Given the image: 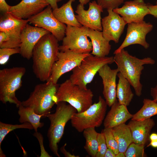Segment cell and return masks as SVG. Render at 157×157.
<instances>
[{"mask_svg":"<svg viewBox=\"0 0 157 157\" xmlns=\"http://www.w3.org/2000/svg\"><path fill=\"white\" fill-rule=\"evenodd\" d=\"M59 41L51 33L43 35L35 46L33 51L32 68L36 77L47 82L59 52Z\"/></svg>","mask_w":157,"mask_h":157,"instance_id":"cell-1","label":"cell"},{"mask_svg":"<svg viewBox=\"0 0 157 157\" xmlns=\"http://www.w3.org/2000/svg\"><path fill=\"white\" fill-rule=\"evenodd\" d=\"M114 62L117 69L122 76L129 82L135 91L136 95L140 97L142 94V85L140 78L145 65H153L155 61L150 57L142 59L130 55L127 51L122 49L115 54Z\"/></svg>","mask_w":157,"mask_h":157,"instance_id":"cell-2","label":"cell"},{"mask_svg":"<svg viewBox=\"0 0 157 157\" xmlns=\"http://www.w3.org/2000/svg\"><path fill=\"white\" fill-rule=\"evenodd\" d=\"M56 104L55 112L50 113L47 116L50 122L47 136L50 149L54 155L60 157L58 144L64 134L66 124L71 120L73 114L77 111L74 108L69 104H67L65 102H60Z\"/></svg>","mask_w":157,"mask_h":157,"instance_id":"cell-3","label":"cell"},{"mask_svg":"<svg viewBox=\"0 0 157 157\" xmlns=\"http://www.w3.org/2000/svg\"><path fill=\"white\" fill-rule=\"evenodd\" d=\"M93 96L90 89L83 88L69 79L59 85L54 101L56 104L61 101L67 102L81 113L92 104Z\"/></svg>","mask_w":157,"mask_h":157,"instance_id":"cell-4","label":"cell"},{"mask_svg":"<svg viewBox=\"0 0 157 157\" xmlns=\"http://www.w3.org/2000/svg\"><path fill=\"white\" fill-rule=\"evenodd\" d=\"M58 87V84L47 82L38 84L35 86L29 97L22 101L21 104L32 108L38 115L47 117L55 104L54 97Z\"/></svg>","mask_w":157,"mask_h":157,"instance_id":"cell-5","label":"cell"},{"mask_svg":"<svg viewBox=\"0 0 157 157\" xmlns=\"http://www.w3.org/2000/svg\"><path fill=\"white\" fill-rule=\"evenodd\" d=\"M114 62V56L100 57L91 53L72 70L69 79L73 83L87 89V84L92 81L101 68Z\"/></svg>","mask_w":157,"mask_h":157,"instance_id":"cell-6","label":"cell"},{"mask_svg":"<svg viewBox=\"0 0 157 157\" xmlns=\"http://www.w3.org/2000/svg\"><path fill=\"white\" fill-rule=\"evenodd\" d=\"M26 71L23 67L0 70V101L3 103L13 104L18 108L21 104L15 93L22 86V78Z\"/></svg>","mask_w":157,"mask_h":157,"instance_id":"cell-7","label":"cell"},{"mask_svg":"<svg viewBox=\"0 0 157 157\" xmlns=\"http://www.w3.org/2000/svg\"><path fill=\"white\" fill-rule=\"evenodd\" d=\"M107 106L105 100L99 96L97 103L83 112L73 114L70 120L72 126L79 132L88 128L99 127L105 119Z\"/></svg>","mask_w":157,"mask_h":157,"instance_id":"cell-8","label":"cell"},{"mask_svg":"<svg viewBox=\"0 0 157 157\" xmlns=\"http://www.w3.org/2000/svg\"><path fill=\"white\" fill-rule=\"evenodd\" d=\"M88 28L83 26H67L65 36L59 46V51L69 50L78 53H90L92 48L87 35Z\"/></svg>","mask_w":157,"mask_h":157,"instance_id":"cell-9","label":"cell"},{"mask_svg":"<svg viewBox=\"0 0 157 157\" xmlns=\"http://www.w3.org/2000/svg\"><path fill=\"white\" fill-rule=\"evenodd\" d=\"M28 22V19L18 18L9 13H3L0 19V31L5 32L9 40L0 45V48H19L21 33Z\"/></svg>","mask_w":157,"mask_h":157,"instance_id":"cell-10","label":"cell"},{"mask_svg":"<svg viewBox=\"0 0 157 157\" xmlns=\"http://www.w3.org/2000/svg\"><path fill=\"white\" fill-rule=\"evenodd\" d=\"M90 54L78 53L69 50L59 51L57 59L52 67L50 77L47 82L57 84L58 79L63 75L72 71Z\"/></svg>","mask_w":157,"mask_h":157,"instance_id":"cell-11","label":"cell"},{"mask_svg":"<svg viewBox=\"0 0 157 157\" xmlns=\"http://www.w3.org/2000/svg\"><path fill=\"white\" fill-rule=\"evenodd\" d=\"M52 10L51 6L48 5L41 12L28 19V22L47 30L60 41L65 36L67 26L55 17Z\"/></svg>","mask_w":157,"mask_h":157,"instance_id":"cell-12","label":"cell"},{"mask_svg":"<svg viewBox=\"0 0 157 157\" xmlns=\"http://www.w3.org/2000/svg\"><path fill=\"white\" fill-rule=\"evenodd\" d=\"M153 25L144 21L128 23L127 33L125 38L120 46L113 53L115 54L118 53L122 49L129 45L139 44L145 49L149 47V44L146 41L147 35L151 31Z\"/></svg>","mask_w":157,"mask_h":157,"instance_id":"cell-13","label":"cell"},{"mask_svg":"<svg viewBox=\"0 0 157 157\" xmlns=\"http://www.w3.org/2000/svg\"><path fill=\"white\" fill-rule=\"evenodd\" d=\"M89 6L88 9L85 10L84 5L79 3L77 5L75 11L77 20L82 26L102 31L101 14L103 9L95 0L89 2Z\"/></svg>","mask_w":157,"mask_h":157,"instance_id":"cell-14","label":"cell"},{"mask_svg":"<svg viewBox=\"0 0 157 157\" xmlns=\"http://www.w3.org/2000/svg\"><path fill=\"white\" fill-rule=\"evenodd\" d=\"M108 15L101 19L102 32L104 37L108 41L118 43L127 24L124 19L113 10H107Z\"/></svg>","mask_w":157,"mask_h":157,"instance_id":"cell-15","label":"cell"},{"mask_svg":"<svg viewBox=\"0 0 157 157\" xmlns=\"http://www.w3.org/2000/svg\"><path fill=\"white\" fill-rule=\"evenodd\" d=\"M124 3L121 7L113 10L120 15L127 24L143 21L145 16L149 15L147 4L143 0L127 1Z\"/></svg>","mask_w":157,"mask_h":157,"instance_id":"cell-16","label":"cell"},{"mask_svg":"<svg viewBox=\"0 0 157 157\" xmlns=\"http://www.w3.org/2000/svg\"><path fill=\"white\" fill-rule=\"evenodd\" d=\"M49 33L43 28L27 24L21 33L19 54L23 58L30 60L32 57L35 46L41 37Z\"/></svg>","mask_w":157,"mask_h":157,"instance_id":"cell-17","label":"cell"},{"mask_svg":"<svg viewBox=\"0 0 157 157\" xmlns=\"http://www.w3.org/2000/svg\"><path fill=\"white\" fill-rule=\"evenodd\" d=\"M98 72L102 79L104 97L107 105L110 107L117 99L116 79L119 71L117 68L112 69L106 64Z\"/></svg>","mask_w":157,"mask_h":157,"instance_id":"cell-18","label":"cell"},{"mask_svg":"<svg viewBox=\"0 0 157 157\" xmlns=\"http://www.w3.org/2000/svg\"><path fill=\"white\" fill-rule=\"evenodd\" d=\"M49 4L47 0H22L11 6L9 13L16 17L27 19L39 13Z\"/></svg>","mask_w":157,"mask_h":157,"instance_id":"cell-19","label":"cell"},{"mask_svg":"<svg viewBox=\"0 0 157 157\" xmlns=\"http://www.w3.org/2000/svg\"><path fill=\"white\" fill-rule=\"evenodd\" d=\"M127 125L131 131L133 142L145 145L149 139L151 132L155 123L150 118L140 120L131 119Z\"/></svg>","mask_w":157,"mask_h":157,"instance_id":"cell-20","label":"cell"},{"mask_svg":"<svg viewBox=\"0 0 157 157\" xmlns=\"http://www.w3.org/2000/svg\"><path fill=\"white\" fill-rule=\"evenodd\" d=\"M111 107L104 120V128H112L124 124L133 117V115L129 113L127 106L120 104L117 99Z\"/></svg>","mask_w":157,"mask_h":157,"instance_id":"cell-21","label":"cell"},{"mask_svg":"<svg viewBox=\"0 0 157 157\" xmlns=\"http://www.w3.org/2000/svg\"><path fill=\"white\" fill-rule=\"evenodd\" d=\"M87 35L92 44V54L100 57L106 56L109 54L111 46L104 37L102 31L88 28Z\"/></svg>","mask_w":157,"mask_h":157,"instance_id":"cell-22","label":"cell"},{"mask_svg":"<svg viewBox=\"0 0 157 157\" xmlns=\"http://www.w3.org/2000/svg\"><path fill=\"white\" fill-rule=\"evenodd\" d=\"M75 0H69L60 8L53 10L52 13L61 23L67 26L81 27L82 26L77 20L72 7V3Z\"/></svg>","mask_w":157,"mask_h":157,"instance_id":"cell-23","label":"cell"},{"mask_svg":"<svg viewBox=\"0 0 157 157\" xmlns=\"http://www.w3.org/2000/svg\"><path fill=\"white\" fill-rule=\"evenodd\" d=\"M117 141L119 152L124 153L129 145L133 142L130 129L125 123L111 128Z\"/></svg>","mask_w":157,"mask_h":157,"instance_id":"cell-24","label":"cell"},{"mask_svg":"<svg viewBox=\"0 0 157 157\" xmlns=\"http://www.w3.org/2000/svg\"><path fill=\"white\" fill-rule=\"evenodd\" d=\"M117 76L119 80L117 85L116 97L120 104L127 106L130 104L134 96L131 89V85L120 73H118Z\"/></svg>","mask_w":157,"mask_h":157,"instance_id":"cell-25","label":"cell"},{"mask_svg":"<svg viewBox=\"0 0 157 157\" xmlns=\"http://www.w3.org/2000/svg\"><path fill=\"white\" fill-rule=\"evenodd\" d=\"M18 113L19 116V121L21 123L26 122L30 123L33 126L35 132L38 131V128H41L44 125V123L40 122L42 115L36 114L32 108L23 106L21 104L18 107Z\"/></svg>","mask_w":157,"mask_h":157,"instance_id":"cell-26","label":"cell"},{"mask_svg":"<svg viewBox=\"0 0 157 157\" xmlns=\"http://www.w3.org/2000/svg\"><path fill=\"white\" fill-rule=\"evenodd\" d=\"M83 132L85 140L84 147L88 155L92 157H96L98 149L97 138L98 133L95 128H90L85 129Z\"/></svg>","mask_w":157,"mask_h":157,"instance_id":"cell-27","label":"cell"},{"mask_svg":"<svg viewBox=\"0 0 157 157\" xmlns=\"http://www.w3.org/2000/svg\"><path fill=\"white\" fill-rule=\"evenodd\" d=\"M142 107L133 115L132 120H143L157 115V101L154 100L144 99Z\"/></svg>","mask_w":157,"mask_h":157,"instance_id":"cell-28","label":"cell"},{"mask_svg":"<svg viewBox=\"0 0 157 157\" xmlns=\"http://www.w3.org/2000/svg\"><path fill=\"white\" fill-rule=\"evenodd\" d=\"M18 129H26L30 130L34 129L32 125L28 122H24L19 124H12L0 122V157L6 156L1 148V144L2 141L9 133Z\"/></svg>","mask_w":157,"mask_h":157,"instance_id":"cell-29","label":"cell"},{"mask_svg":"<svg viewBox=\"0 0 157 157\" xmlns=\"http://www.w3.org/2000/svg\"><path fill=\"white\" fill-rule=\"evenodd\" d=\"M101 132L104 136L108 148L111 149L116 155L119 152L118 144L111 128H104Z\"/></svg>","mask_w":157,"mask_h":157,"instance_id":"cell-30","label":"cell"},{"mask_svg":"<svg viewBox=\"0 0 157 157\" xmlns=\"http://www.w3.org/2000/svg\"><path fill=\"white\" fill-rule=\"evenodd\" d=\"M144 145L131 143L124 153L126 157H144L146 155L144 151Z\"/></svg>","mask_w":157,"mask_h":157,"instance_id":"cell-31","label":"cell"},{"mask_svg":"<svg viewBox=\"0 0 157 157\" xmlns=\"http://www.w3.org/2000/svg\"><path fill=\"white\" fill-rule=\"evenodd\" d=\"M19 48H0V65L6 64L9 60L11 55L17 53H20Z\"/></svg>","mask_w":157,"mask_h":157,"instance_id":"cell-32","label":"cell"},{"mask_svg":"<svg viewBox=\"0 0 157 157\" xmlns=\"http://www.w3.org/2000/svg\"><path fill=\"white\" fill-rule=\"evenodd\" d=\"M96 2L103 9L113 10L124 3V0H97Z\"/></svg>","mask_w":157,"mask_h":157,"instance_id":"cell-33","label":"cell"},{"mask_svg":"<svg viewBox=\"0 0 157 157\" xmlns=\"http://www.w3.org/2000/svg\"><path fill=\"white\" fill-rule=\"evenodd\" d=\"M98 149L96 157H104L108 148L103 133H99L97 138Z\"/></svg>","mask_w":157,"mask_h":157,"instance_id":"cell-34","label":"cell"},{"mask_svg":"<svg viewBox=\"0 0 157 157\" xmlns=\"http://www.w3.org/2000/svg\"><path fill=\"white\" fill-rule=\"evenodd\" d=\"M11 6L7 3L5 0H0V11L3 13H9Z\"/></svg>","mask_w":157,"mask_h":157,"instance_id":"cell-35","label":"cell"},{"mask_svg":"<svg viewBox=\"0 0 157 157\" xmlns=\"http://www.w3.org/2000/svg\"><path fill=\"white\" fill-rule=\"evenodd\" d=\"M147 5L149 11V15L157 18V1L155 5L148 3Z\"/></svg>","mask_w":157,"mask_h":157,"instance_id":"cell-36","label":"cell"},{"mask_svg":"<svg viewBox=\"0 0 157 157\" xmlns=\"http://www.w3.org/2000/svg\"><path fill=\"white\" fill-rule=\"evenodd\" d=\"M67 144L65 143L64 145L61 147L60 149V152L62 153L65 157H79L78 156H75L74 154H71L67 151L65 149V147Z\"/></svg>","mask_w":157,"mask_h":157,"instance_id":"cell-37","label":"cell"},{"mask_svg":"<svg viewBox=\"0 0 157 157\" xmlns=\"http://www.w3.org/2000/svg\"><path fill=\"white\" fill-rule=\"evenodd\" d=\"M9 40V37L5 32L0 31V45L6 42Z\"/></svg>","mask_w":157,"mask_h":157,"instance_id":"cell-38","label":"cell"},{"mask_svg":"<svg viewBox=\"0 0 157 157\" xmlns=\"http://www.w3.org/2000/svg\"><path fill=\"white\" fill-rule=\"evenodd\" d=\"M63 0H47L53 10L58 8V3Z\"/></svg>","mask_w":157,"mask_h":157,"instance_id":"cell-39","label":"cell"},{"mask_svg":"<svg viewBox=\"0 0 157 157\" xmlns=\"http://www.w3.org/2000/svg\"><path fill=\"white\" fill-rule=\"evenodd\" d=\"M150 93L153 100L157 101V85L155 87L151 88Z\"/></svg>","mask_w":157,"mask_h":157,"instance_id":"cell-40","label":"cell"},{"mask_svg":"<svg viewBox=\"0 0 157 157\" xmlns=\"http://www.w3.org/2000/svg\"><path fill=\"white\" fill-rule=\"evenodd\" d=\"M116 154L110 149L108 148L104 157H115Z\"/></svg>","mask_w":157,"mask_h":157,"instance_id":"cell-41","label":"cell"},{"mask_svg":"<svg viewBox=\"0 0 157 157\" xmlns=\"http://www.w3.org/2000/svg\"><path fill=\"white\" fill-rule=\"evenodd\" d=\"M151 146L154 148H157V140L150 141V143L147 146V147Z\"/></svg>","mask_w":157,"mask_h":157,"instance_id":"cell-42","label":"cell"},{"mask_svg":"<svg viewBox=\"0 0 157 157\" xmlns=\"http://www.w3.org/2000/svg\"><path fill=\"white\" fill-rule=\"evenodd\" d=\"M149 140L150 141L157 140V133H153L150 134L149 136Z\"/></svg>","mask_w":157,"mask_h":157,"instance_id":"cell-43","label":"cell"},{"mask_svg":"<svg viewBox=\"0 0 157 157\" xmlns=\"http://www.w3.org/2000/svg\"><path fill=\"white\" fill-rule=\"evenodd\" d=\"M90 1V0H79V2L80 3L84 5L88 3Z\"/></svg>","mask_w":157,"mask_h":157,"instance_id":"cell-44","label":"cell"},{"mask_svg":"<svg viewBox=\"0 0 157 157\" xmlns=\"http://www.w3.org/2000/svg\"><path fill=\"white\" fill-rule=\"evenodd\" d=\"M124 153L119 152L116 155L115 157H125Z\"/></svg>","mask_w":157,"mask_h":157,"instance_id":"cell-45","label":"cell"},{"mask_svg":"<svg viewBox=\"0 0 157 157\" xmlns=\"http://www.w3.org/2000/svg\"></svg>","mask_w":157,"mask_h":157,"instance_id":"cell-46","label":"cell"}]
</instances>
